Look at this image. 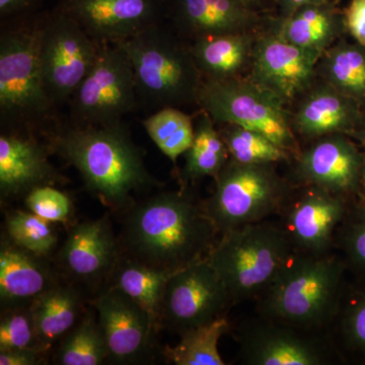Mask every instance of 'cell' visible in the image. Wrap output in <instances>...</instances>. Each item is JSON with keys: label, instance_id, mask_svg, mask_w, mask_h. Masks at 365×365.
Returning <instances> with one entry per match:
<instances>
[{"label": "cell", "instance_id": "cell-5", "mask_svg": "<svg viewBox=\"0 0 365 365\" xmlns=\"http://www.w3.org/2000/svg\"><path fill=\"white\" fill-rule=\"evenodd\" d=\"M43 19L7 26L0 36V114L11 130L30 131L49 119L40 48Z\"/></svg>", "mask_w": 365, "mask_h": 365}, {"label": "cell", "instance_id": "cell-35", "mask_svg": "<svg viewBox=\"0 0 365 365\" xmlns=\"http://www.w3.org/2000/svg\"><path fill=\"white\" fill-rule=\"evenodd\" d=\"M339 251L348 271L365 281V203L354 201L336 235Z\"/></svg>", "mask_w": 365, "mask_h": 365}, {"label": "cell", "instance_id": "cell-11", "mask_svg": "<svg viewBox=\"0 0 365 365\" xmlns=\"http://www.w3.org/2000/svg\"><path fill=\"white\" fill-rule=\"evenodd\" d=\"M100 45L63 9L43 19L41 64L54 106L71 100L95 63Z\"/></svg>", "mask_w": 365, "mask_h": 365}, {"label": "cell", "instance_id": "cell-18", "mask_svg": "<svg viewBox=\"0 0 365 365\" xmlns=\"http://www.w3.org/2000/svg\"><path fill=\"white\" fill-rule=\"evenodd\" d=\"M121 250L107 217L86 220L69 230L58 253L59 265L74 282L101 287L114 272Z\"/></svg>", "mask_w": 365, "mask_h": 365}, {"label": "cell", "instance_id": "cell-3", "mask_svg": "<svg viewBox=\"0 0 365 365\" xmlns=\"http://www.w3.org/2000/svg\"><path fill=\"white\" fill-rule=\"evenodd\" d=\"M347 271L339 253H297L257 299V312L297 328L329 334L344 297Z\"/></svg>", "mask_w": 365, "mask_h": 365}, {"label": "cell", "instance_id": "cell-16", "mask_svg": "<svg viewBox=\"0 0 365 365\" xmlns=\"http://www.w3.org/2000/svg\"><path fill=\"white\" fill-rule=\"evenodd\" d=\"M321 55L274 32L255 42L251 81L287 103L311 88Z\"/></svg>", "mask_w": 365, "mask_h": 365}, {"label": "cell", "instance_id": "cell-7", "mask_svg": "<svg viewBox=\"0 0 365 365\" xmlns=\"http://www.w3.org/2000/svg\"><path fill=\"white\" fill-rule=\"evenodd\" d=\"M215 180V192L203 205L220 235L278 216L294 187L274 163H242L232 158Z\"/></svg>", "mask_w": 365, "mask_h": 365}, {"label": "cell", "instance_id": "cell-41", "mask_svg": "<svg viewBox=\"0 0 365 365\" xmlns=\"http://www.w3.org/2000/svg\"><path fill=\"white\" fill-rule=\"evenodd\" d=\"M327 4V0H281L283 13L285 16L294 14L300 7L309 6V4Z\"/></svg>", "mask_w": 365, "mask_h": 365}, {"label": "cell", "instance_id": "cell-32", "mask_svg": "<svg viewBox=\"0 0 365 365\" xmlns=\"http://www.w3.org/2000/svg\"><path fill=\"white\" fill-rule=\"evenodd\" d=\"M338 354L347 353L365 362V281L364 287L344 294L340 311L329 330Z\"/></svg>", "mask_w": 365, "mask_h": 365}, {"label": "cell", "instance_id": "cell-26", "mask_svg": "<svg viewBox=\"0 0 365 365\" xmlns=\"http://www.w3.org/2000/svg\"><path fill=\"white\" fill-rule=\"evenodd\" d=\"M172 274L126 257L118 262L107 287L116 288L133 299L160 329L163 294Z\"/></svg>", "mask_w": 365, "mask_h": 365}, {"label": "cell", "instance_id": "cell-14", "mask_svg": "<svg viewBox=\"0 0 365 365\" xmlns=\"http://www.w3.org/2000/svg\"><path fill=\"white\" fill-rule=\"evenodd\" d=\"M93 307L107 344V361L141 364L150 356L158 329L145 309L111 287L102 289Z\"/></svg>", "mask_w": 365, "mask_h": 365}, {"label": "cell", "instance_id": "cell-40", "mask_svg": "<svg viewBox=\"0 0 365 365\" xmlns=\"http://www.w3.org/2000/svg\"><path fill=\"white\" fill-rule=\"evenodd\" d=\"M35 0H0V16L9 18L23 14L32 6Z\"/></svg>", "mask_w": 365, "mask_h": 365}, {"label": "cell", "instance_id": "cell-33", "mask_svg": "<svg viewBox=\"0 0 365 365\" xmlns=\"http://www.w3.org/2000/svg\"><path fill=\"white\" fill-rule=\"evenodd\" d=\"M220 132L230 158L242 163H284L294 157L260 132L237 125H222Z\"/></svg>", "mask_w": 365, "mask_h": 365}, {"label": "cell", "instance_id": "cell-4", "mask_svg": "<svg viewBox=\"0 0 365 365\" xmlns=\"http://www.w3.org/2000/svg\"><path fill=\"white\" fill-rule=\"evenodd\" d=\"M295 254L280 223L267 220L220 235L207 260L235 304L260 299Z\"/></svg>", "mask_w": 365, "mask_h": 365}, {"label": "cell", "instance_id": "cell-31", "mask_svg": "<svg viewBox=\"0 0 365 365\" xmlns=\"http://www.w3.org/2000/svg\"><path fill=\"white\" fill-rule=\"evenodd\" d=\"M143 125L158 150L174 163L193 143L195 134L193 120L178 108L158 109L144 119Z\"/></svg>", "mask_w": 365, "mask_h": 365}, {"label": "cell", "instance_id": "cell-37", "mask_svg": "<svg viewBox=\"0 0 365 365\" xmlns=\"http://www.w3.org/2000/svg\"><path fill=\"white\" fill-rule=\"evenodd\" d=\"M26 205L34 215L52 223L68 222L72 208L71 198L50 185L32 190L26 196Z\"/></svg>", "mask_w": 365, "mask_h": 365}, {"label": "cell", "instance_id": "cell-39", "mask_svg": "<svg viewBox=\"0 0 365 365\" xmlns=\"http://www.w3.org/2000/svg\"><path fill=\"white\" fill-rule=\"evenodd\" d=\"M46 353L34 350H0L1 365H38L44 364Z\"/></svg>", "mask_w": 365, "mask_h": 365}, {"label": "cell", "instance_id": "cell-22", "mask_svg": "<svg viewBox=\"0 0 365 365\" xmlns=\"http://www.w3.org/2000/svg\"><path fill=\"white\" fill-rule=\"evenodd\" d=\"M170 18L179 35L196 38L248 33L257 16L240 0H170Z\"/></svg>", "mask_w": 365, "mask_h": 365}, {"label": "cell", "instance_id": "cell-34", "mask_svg": "<svg viewBox=\"0 0 365 365\" xmlns=\"http://www.w3.org/2000/svg\"><path fill=\"white\" fill-rule=\"evenodd\" d=\"M51 223L31 211H11L6 220V237L16 246L47 258L58 244Z\"/></svg>", "mask_w": 365, "mask_h": 365}, {"label": "cell", "instance_id": "cell-44", "mask_svg": "<svg viewBox=\"0 0 365 365\" xmlns=\"http://www.w3.org/2000/svg\"><path fill=\"white\" fill-rule=\"evenodd\" d=\"M240 1L242 2V4H244L245 6L250 7L252 6V4H256V2L258 1V0H240Z\"/></svg>", "mask_w": 365, "mask_h": 365}, {"label": "cell", "instance_id": "cell-23", "mask_svg": "<svg viewBox=\"0 0 365 365\" xmlns=\"http://www.w3.org/2000/svg\"><path fill=\"white\" fill-rule=\"evenodd\" d=\"M36 331L48 350L78 323L86 314L85 299L71 283L57 282L31 302Z\"/></svg>", "mask_w": 365, "mask_h": 365}, {"label": "cell", "instance_id": "cell-9", "mask_svg": "<svg viewBox=\"0 0 365 365\" xmlns=\"http://www.w3.org/2000/svg\"><path fill=\"white\" fill-rule=\"evenodd\" d=\"M137 101L135 76L128 55L120 45L102 43L95 63L69 100L72 123H120L135 109Z\"/></svg>", "mask_w": 365, "mask_h": 365}, {"label": "cell", "instance_id": "cell-6", "mask_svg": "<svg viewBox=\"0 0 365 365\" xmlns=\"http://www.w3.org/2000/svg\"><path fill=\"white\" fill-rule=\"evenodd\" d=\"M118 45L130 59L138 98L158 109L197 103L203 76L176 35L158 24Z\"/></svg>", "mask_w": 365, "mask_h": 365}, {"label": "cell", "instance_id": "cell-28", "mask_svg": "<svg viewBox=\"0 0 365 365\" xmlns=\"http://www.w3.org/2000/svg\"><path fill=\"white\" fill-rule=\"evenodd\" d=\"M193 143L184 153L185 167L182 177L194 182L206 177L215 179L230 160L227 144L215 127V122L202 111L197 119Z\"/></svg>", "mask_w": 365, "mask_h": 365}, {"label": "cell", "instance_id": "cell-27", "mask_svg": "<svg viewBox=\"0 0 365 365\" xmlns=\"http://www.w3.org/2000/svg\"><path fill=\"white\" fill-rule=\"evenodd\" d=\"M319 71L327 85L365 110V46L340 41L322 56Z\"/></svg>", "mask_w": 365, "mask_h": 365}, {"label": "cell", "instance_id": "cell-21", "mask_svg": "<svg viewBox=\"0 0 365 365\" xmlns=\"http://www.w3.org/2000/svg\"><path fill=\"white\" fill-rule=\"evenodd\" d=\"M58 282L46 261L2 240L0 247V300L2 311L14 307H29L31 302L48 288Z\"/></svg>", "mask_w": 365, "mask_h": 365}, {"label": "cell", "instance_id": "cell-20", "mask_svg": "<svg viewBox=\"0 0 365 365\" xmlns=\"http://www.w3.org/2000/svg\"><path fill=\"white\" fill-rule=\"evenodd\" d=\"M292 127L313 140L332 134L350 136L364 128L365 110L325 83L309 91L300 103Z\"/></svg>", "mask_w": 365, "mask_h": 365}, {"label": "cell", "instance_id": "cell-15", "mask_svg": "<svg viewBox=\"0 0 365 365\" xmlns=\"http://www.w3.org/2000/svg\"><path fill=\"white\" fill-rule=\"evenodd\" d=\"M364 153L346 134L314 139L294 157L297 185L318 187L354 202L359 195Z\"/></svg>", "mask_w": 365, "mask_h": 365}, {"label": "cell", "instance_id": "cell-10", "mask_svg": "<svg viewBox=\"0 0 365 365\" xmlns=\"http://www.w3.org/2000/svg\"><path fill=\"white\" fill-rule=\"evenodd\" d=\"M237 343L240 360L247 365H328L339 356L328 333L259 314L240 327Z\"/></svg>", "mask_w": 365, "mask_h": 365}, {"label": "cell", "instance_id": "cell-38", "mask_svg": "<svg viewBox=\"0 0 365 365\" xmlns=\"http://www.w3.org/2000/svg\"><path fill=\"white\" fill-rule=\"evenodd\" d=\"M346 31L355 42L365 46V0H351L344 14Z\"/></svg>", "mask_w": 365, "mask_h": 365}, {"label": "cell", "instance_id": "cell-29", "mask_svg": "<svg viewBox=\"0 0 365 365\" xmlns=\"http://www.w3.org/2000/svg\"><path fill=\"white\" fill-rule=\"evenodd\" d=\"M230 330L227 317L182 333L175 346H165L163 355L176 365H225L218 351V343Z\"/></svg>", "mask_w": 365, "mask_h": 365}, {"label": "cell", "instance_id": "cell-13", "mask_svg": "<svg viewBox=\"0 0 365 365\" xmlns=\"http://www.w3.org/2000/svg\"><path fill=\"white\" fill-rule=\"evenodd\" d=\"M352 201L307 185L292 187L278 217L295 253L323 256L335 252L336 235Z\"/></svg>", "mask_w": 365, "mask_h": 365}, {"label": "cell", "instance_id": "cell-25", "mask_svg": "<svg viewBox=\"0 0 365 365\" xmlns=\"http://www.w3.org/2000/svg\"><path fill=\"white\" fill-rule=\"evenodd\" d=\"M345 31L344 16L321 4L300 7L285 18L276 33L287 42L323 56Z\"/></svg>", "mask_w": 365, "mask_h": 365}, {"label": "cell", "instance_id": "cell-17", "mask_svg": "<svg viewBox=\"0 0 365 365\" xmlns=\"http://www.w3.org/2000/svg\"><path fill=\"white\" fill-rule=\"evenodd\" d=\"M165 0H67L60 9L98 43L119 44L160 24Z\"/></svg>", "mask_w": 365, "mask_h": 365}, {"label": "cell", "instance_id": "cell-8", "mask_svg": "<svg viewBox=\"0 0 365 365\" xmlns=\"http://www.w3.org/2000/svg\"><path fill=\"white\" fill-rule=\"evenodd\" d=\"M197 103L215 124L237 125L260 132L294 158L300 151L284 103L250 78L206 79Z\"/></svg>", "mask_w": 365, "mask_h": 365}, {"label": "cell", "instance_id": "cell-43", "mask_svg": "<svg viewBox=\"0 0 365 365\" xmlns=\"http://www.w3.org/2000/svg\"><path fill=\"white\" fill-rule=\"evenodd\" d=\"M350 137H352L353 140H356L357 143H359L365 151V127L360 129V130L355 131Z\"/></svg>", "mask_w": 365, "mask_h": 365}, {"label": "cell", "instance_id": "cell-42", "mask_svg": "<svg viewBox=\"0 0 365 365\" xmlns=\"http://www.w3.org/2000/svg\"><path fill=\"white\" fill-rule=\"evenodd\" d=\"M355 201L365 203V151L364 153V160H362L361 172H360L359 195H357L356 200Z\"/></svg>", "mask_w": 365, "mask_h": 365}, {"label": "cell", "instance_id": "cell-1", "mask_svg": "<svg viewBox=\"0 0 365 365\" xmlns=\"http://www.w3.org/2000/svg\"><path fill=\"white\" fill-rule=\"evenodd\" d=\"M220 237L203 201L182 189L132 205L119 242L132 260L174 273L207 258Z\"/></svg>", "mask_w": 365, "mask_h": 365}, {"label": "cell", "instance_id": "cell-12", "mask_svg": "<svg viewBox=\"0 0 365 365\" xmlns=\"http://www.w3.org/2000/svg\"><path fill=\"white\" fill-rule=\"evenodd\" d=\"M232 299L207 258L170 275L162 304V327L181 335L225 316Z\"/></svg>", "mask_w": 365, "mask_h": 365}, {"label": "cell", "instance_id": "cell-19", "mask_svg": "<svg viewBox=\"0 0 365 365\" xmlns=\"http://www.w3.org/2000/svg\"><path fill=\"white\" fill-rule=\"evenodd\" d=\"M29 132L11 130L0 136V194L2 199L28 195L42 186L64 181L48 158L47 150Z\"/></svg>", "mask_w": 365, "mask_h": 365}, {"label": "cell", "instance_id": "cell-24", "mask_svg": "<svg viewBox=\"0 0 365 365\" xmlns=\"http://www.w3.org/2000/svg\"><path fill=\"white\" fill-rule=\"evenodd\" d=\"M255 42L249 32L203 36L194 39L191 52L206 79L223 81L240 78L251 66Z\"/></svg>", "mask_w": 365, "mask_h": 365}, {"label": "cell", "instance_id": "cell-30", "mask_svg": "<svg viewBox=\"0 0 365 365\" xmlns=\"http://www.w3.org/2000/svg\"><path fill=\"white\" fill-rule=\"evenodd\" d=\"M107 360V344L97 316L95 312H86L60 339L55 361L61 365H100Z\"/></svg>", "mask_w": 365, "mask_h": 365}, {"label": "cell", "instance_id": "cell-36", "mask_svg": "<svg viewBox=\"0 0 365 365\" xmlns=\"http://www.w3.org/2000/svg\"><path fill=\"white\" fill-rule=\"evenodd\" d=\"M34 350L47 353L41 342L29 307L2 311L0 321V350Z\"/></svg>", "mask_w": 365, "mask_h": 365}, {"label": "cell", "instance_id": "cell-2", "mask_svg": "<svg viewBox=\"0 0 365 365\" xmlns=\"http://www.w3.org/2000/svg\"><path fill=\"white\" fill-rule=\"evenodd\" d=\"M50 148L76 168L86 189L113 210H128L135 204L134 193L160 185L123 122L71 123L52 134Z\"/></svg>", "mask_w": 365, "mask_h": 365}]
</instances>
